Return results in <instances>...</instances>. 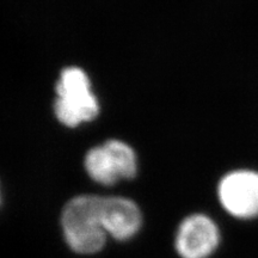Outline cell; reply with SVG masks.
Listing matches in <instances>:
<instances>
[{
	"instance_id": "obj_1",
	"label": "cell",
	"mask_w": 258,
	"mask_h": 258,
	"mask_svg": "<svg viewBox=\"0 0 258 258\" xmlns=\"http://www.w3.org/2000/svg\"><path fill=\"white\" fill-rule=\"evenodd\" d=\"M102 199L80 195L64 206L61 226L70 249L79 254H95L104 247L106 232L102 221Z\"/></svg>"
},
{
	"instance_id": "obj_2",
	"label": "cell",
	"mask_w": 258,
	"mask_h": 258,
	"mask_svg": "<svg viewBox=\"0 0 258 258\" xmlns=\"http://www.w3.org/2000/svg\"><path fill=\"white\" fill-rule=\"evenodd\" d=\"M54 104L56 118L67 127H77L92 121L98 115L99 105L91 91L88 74L79 67H67L56 84Z\"/></svg>"
},
{
	"instance_id": "obj_6",
	"label": "cell",
	"mask_w": 258,
	"mask_h": 258,
	"mask_svg": "<svg viewBox=\"0 0 258 258\" xmlns=\"http://www.w3.org/2000/svg\"><path fill=\"white\" fill-rule=\"evenodd\" d=\"M102 221L106 234L128 240L140 230L143 215L132 200L111 196L102 199Z\"/></svg>"
},
{
	"instance_id": "obj_7",
	"label": "cell",
	"mask_w": 258,
	"mask_h": 258,
	"mask_svg": "<svg viewBox=\"0 0 258 258\" xmlns=\"http://www.w3.org/2000/svg\"><path fill=\"white\" fill-rule=\"evenodd\" d=\"M0 201H2V199H0Z\"/></svg>"
},
{
	"instance_id": "obj_5",
	"label": "cell",
	"mask_w": 258,
	"mask_h": 258,
	"mask_svg": "<svg viewBox=\"0 0 258 258\" xmlns=\"http://www.w3.org/2000/svg\"><path fill=\"white\" fill-rule=\"evenodd\" d=\"M220 232L211 218L194 214L180 222L175 247L180 258H208L218 249Z\"/></svg>"
},
{
	"instance_id": "obj_4",
	"label": "cell",
	"mask_w": 258,
	"mask_h": 258,
	"mask_svg": "<svg viewBox=\"0 0 258 258\" xmlns=\"http://www.w3.org/2000/svg\"><path fill=\"white\" fill-rule=\"evenodd\" d=\"M219 200L225 211L238 219L258 217V173L233 171L219 184Z\"/></svg>"
},
{
	"instance_id": "obj_3",
	"label": "cell",
	"mask_w": 258,
	"mask_h": 258,
	"mask_svg": "<svg viewBox=\"0 0 258 258\" xmlns=\"http://www.w3.org/2000/svg\"><path fill=\"white\" fill-rule=\"evenodd\" d=\"M85 169L95 182L111 185L120 179L135 177L137 156L133 148L125 143L109 140L89 151L85 157Z\"/></svg>"
}]
</instances>
